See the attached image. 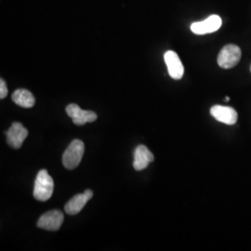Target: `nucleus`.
Listing matches in <instances>:
<instances>
[{
  "instance_id": "f257e3e1",
  "label": "nucleus",
  "mask_w": 251,
  "mask_h": 251,
  "mask_svg": "<svg viewBox=\"0 0 251 251\" xmlns=\"http://www.w3.org/2000/svg\"><path fill=\"white\" fill-rule=\"evenodd\" d=\"M54 181L51 176L46 170H41L36 175L33 196L37 201L45 202L51 198L53 194Z\"/></svg>"
},
{
  "instance_id": "f03ea898",
  "label": "nucleus",
  "mask_w": 251,
  "mask_h": 251,
  "mask_svg": "<svg viewBox=\"0 0 251 251\" xmlns=\"http://www.w3.org/2000/svg\"><path fill=\"white\" fill-rule=\"evenodd\" d=\"M85 152V145L80 140H74L63 155V164L65 169L74 170L80 164Z\"/></svg>"
},
{
  "instance_id": "7ed1b4c3",
  "label": "nucleus",
  "mask_w": 251,
  "mask_h": 251,
  "mask_svg": "<svg viewBox=\"0 0 251 251\" xmlns=\"http://www.w3.org/2000/svg\"><path fill=\"white\" fill-rule=\"evenodd\" d=\"M241 50L236 45H226L218 56V64L224 69H231L239 63L241 59Z\"/></svg>"
},
{
  "instance_id": "20e7f679",
  "label": "nucleus",
  "mask_w": 251,
  "mask_h": 251,
  "mask_svg": "<svg viewBox=\"0 0 251 251\" xmlns=\"http://www.w3.org/2000/svg\"><path fill=\"white\" fill-rule=\"evenodd\" d=\"M65 111L68 117L72 118L74 124L76 126H83L86 123H92L97 119L96 113L88 110H82L77 104L75 103L67 105Z\"/></svg>"
},
{
  "instance_id": "39448f33",
  "label": "nucleus",
  "mask_w": 251,
  "mask_h": 251,
  "mask_svg": "<svg viewBox=\"0 0 251 251\" xmlns=\"http://www.w3.org/2000/svg\"><path fill=\"white\" fill-rule=\"evenodd\" d=\"M64 221L63 212L60 210H50L41 216L37 222V227L47 231H58Z\"/></svg>"
},
{
  "instance_id": "423d86ee",
  "label": "nucleus",
  "mask_w": 251,
  "mask_h": 251,
  "mask_svg": "<svg viewBox=\"0 0 251 251\" xmlns=\"http://www.w3.org/2000/svg\"><path fill=\"white\" fill-rule=\"evenodd\" d=\"M223 25L222 18L218 15H211L201 22H196L191 25V30L196 35H206L218 31Z\"/></svg>"
},
{
  "instance_id": "0eeeda50",
  "label": "nucleus",
  "mask_w": 251,
  "mask_h": 251,
  "mask_svg": "<svg viewBox=\"0 0 251 251\" xmlns=\"http://www.w3.org/2000/svg\"><path fill=\"white\" fill-rule=\"evenodd\" d=\"M7 143L10 147L19 149L22 147L24 142L28 136V130L19 122H14L10 126L9 130L6 132Z\"/></svg>"
},
{
  "instance_id": "6e6552de",
  "label": "nucleus",
  "mask_w": 251,
  "mask_h": 251,
  "mask_svg": "<svg viewBox=\"0 0 251 251\" xmlns=\"http://www.w3.org/2000/svg\"><path fill=\"white\" fill-rule=\"evenodd\" d=\"M164 59L171 77L176 80L180 79L184 74V67L180 62L178 54L175 51L169 50L164 55Z\"/></svg>"
},
{
  "instance_id": "1a4fd4ad",
  "label": "nucleus",
  "mask_w": 251,
  "mask_h": 251,
  "mask_svg": "<svg viewBox=\"0 0 251 251\" xmlns=\"http://www.w3.org/2000/svg\"><path fill=\"white\" fill-rule=\"evenodd\" d=\"M211 116L219 122L225 123L226 125H234L237 121V112L230 106L214 105L210 109Z\"/></svg>"
},
{
  "instance_id": "9d476101",
  "label": "nucleus",
  "mask_w": 251,
  "mask_h": 251,
  "mask_svg": "<svg viewBox=\"0 0 251 251\" xmlns=\"http://www.w3.org/2000/svg\"><path fill=\"white\" fill-rule=\"evenodd\" d=\"M93 197V192L88 189L83 194L75 196L74 198L68 201V203L64 206V210L68 215H75L79 213L82 208L86 206L88 201Z\"/></svg>"
},
{
  "instance_id": "9b49d317",
  "label": "nucleus",
  "mask_w": 251,
  "mask_h": 251,
  "mask_svg": "<svg viewBox=\"0 0 251 251\" xmlns=\"http://www.w3.org/2000/svg\"><path fill=\"white\" fill-rule=\"evenodd\" d=\"M154 160L153 154L145 145H139L134 152L133 167L137 171L146 169L150 163Z\"/></svg>"
},
{
  "instance_id": "f8f14e48",
  "label": "nucleus",
  "mask_w": 251,
  "mask_h": 251,
  "mask_svg": "<svg viewBox=\"0 0 251 251\" xmlns=\"http://www.w3.org/2000/svg\"><path fill=\"white\" fill-rule=\"evenodd\" d=\"M11 99L21 107H33L36 103V99L34 95L29 90L25 89L15 90L11 96Z\"/></svg>"
},
{
  "instance_id": "ddd939ff",
  "label": "nucleus",
  "mask_w": 251,
  "mask_h": 251,
  "mask_svg": "<svg viewBox=\"0 0 251 251\" xmlns=\"http://www.w3.org/2000/svg\"><path fill=\"white\" fill-rule=\"evenodd\" d=\"M8 95V88L6 82L1 79L0 80V99H5Z\"/></svg>"
},
{
  "instance_id": "4468645a",
  "label": "nucleus",
  "mask_w": 251,
  "mask_h": 251,
  "mask_svg": "<svg viewBox=\"0 0 251 251\" xmlns=\"http://www.w3.org/2000/svg\"><path fill=\"white\" fill-rule=\"evenodd\" d=\"M229 100H230L229 97H226V98H225V101H229Z\"/></svg>"
},
{
  "instance_id": "2eb2a0df",
  "label": "nucleus",
  "mask_w": 251,
  "mask_h": 251,
  "mask_svg": "<svg viewBox=\"0 0 251 251\" xmlns=\"http://www.w3.org/2000/svg\"></svg>"
}]
</instances>
